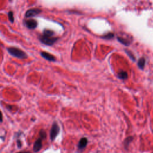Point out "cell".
Segmentation results:
<instances>
[{
  "label": "cell",
  "instance_id": "obj_7",
  "mask_svg": "<svg viewBox=\"0 0 153 153\" xmlns=\"http://www.w3.org/2000/svg\"><path fill=\"white\" fill-rule=\"evenodd\" d=\"M42 148V139H38L35 142L34 147H33V150H34V152H37L41 150V148Z\"/></svg>",
  "mask_w": 153,
  "mask_h": 153
},
{
  "label": "cell",
  "instance_id": "obj_11",
  "mask_svg": "<svg viewBox=\"0 0 153 153\" xmlns=\"http://www.w3.org/2000/svg\"><path fill=\"white\" fill-rule=\"evenodd\" d=\"M118 77L120 79H126L127 78V73L125 71H121L118 74Z\"/></svg>",
  "mask_w": 153,
  "mask_h": 153
},
{
  "label": "cell",
  "instance_id": "obj_5",
  "mask_svg": "<svg viewBox=\"0 0 153 153\" xmlns=\"http://www.w3.org/2000/svg\"><path fill=\"white\" fill-rule=\"evenodd\" d=\"M25 24L26 26V27L30 29H34L36 28L38 25V23L37 22V20L33 19L26 20L25 22Z\"/></svg>",
  "mask_w": 153,
  "mask_h": 153
},
{
  "label": "cell",
  "instance_id": "obj_13",
  "mask_svg": "<svg viewBox=\"0 0 153 153\" xmlns=\"http://www.w3.org/2000/svg\"><path fill=\"white\" fill-rule=\"evenodd\" d=\"M8 15V19H9L10 21L12 23H13L15 21V18H14L13 12H12V11L9 12Z\"/></svg>",
  "mask_w": 153,
  "mask_h": 153
},
{
  "label": "cell",
  "instance_id": "obj_1",
  "mask_svg": "<svg viewBox=\"0 0 153 153\" xmlns=\"http://www.w3.org/2000/svg\"><path fill=\"white\" fill-rule=\"evenodd\" d=\"M8 52L9 54L11 55L12 56L19 58V59H26L28 57V55L26 54L25 52L20 48H18L17 47H8L7 48Z\"/></svg>",
  "mask_w": 153,
  "mask_h": 153
},
{
  "label": "cell",
  "instance_id": "obj_17",
  "mask_svg": "<svg viewBox=\"0 0 153 153\" xmlns=\"http://www.w3.org/2000/svg\"><path fill=\"white\" fill-rule=\"evenodd\" d=\"M17 146L19 148H20L22 146V143H21V141H20V140H17Z\"/></svg>",
  "mask_w": 153,
  "mask_h": 153
},
{
  "label": "cell",
  "instance_id": "obj_18",
  "mask_svg": "<svg viewBox=\"0 0 153 153\" xmlns=\"http://www.w3.org/2000/svg\"><path fill=\"white\" fill-rule=\"evenodd\" d=\"M3 121V114L2 112L0 111V122Z\"/></svg>",
  "mask_w": 153,
  "mask_h": 153
},
{
  "label": "cell",
  "instance_id": "obj_16",
  "mask_svg": "<svg viewBox=\"0 0 153 153\" xmlns=\"http://www.w3.org/2000/svg\"><path fill=\"white\" fill-rule=\"evenodd\" d=\"M114 36V34H113V33H109V34L104 35L103 37V38H105V39H111L112 38H113Z\"/></svg>",
  "mask_w": 153,
  "mask_h": 153
},
{
  "label": "cell",
  "instance_id": "obj_10",
  "mask_svg": "<svg viewBox=\"0 0 153 153\" xmlns=\"http://www.w3.org/2000/svg\"><path fill=\"white\" fill-rule=\"evenodd\" d=\"M145 65V59L144 58H141L139 60L138 62V66L141 69H144Z\"/></svg>",
  "mask_w": 153,
  "mask_h": 153
},
{
  "label": "cell",
  "instance_id": "obj_19",
  "mask_svg": "<svg viewBox=\"0 0 153 153\" xmlns=\"http://www.w3.org/2000/svg\"><path fill=\"white\" fill-rule=\"evenodd\" d=\"M18 153H29L28 152H18Z\"/></svg>",
  "mask_w": 153,
  "mask_h": 153
},
{
  "label": "cell",
  "instance_id": "obj_3",
  "mask_svg": "<svg viewBox=\"0 0 153 153\" xmlns=\"http://www.w3.org/2000/svg\"><path fill=\"white\" fill-rule=\"evenodd\" d=\"M59 127L57 125V123L55 122V123L53 124L52 129H51L50 130V139L52 141H53L58 135L59 132Z\"/></svg>",
  "mask_w": 153,
  "mask_h": 153
},
{
  "label": "cell",
  "instance_id": "obj_8",
  "mask_svg": "<svg viewBox=\"0 0 153 153\" xmlns=\"http://www.w3.org/2000/svg\"><path fill=\"white\" fill-rule=\"evenodd\" d=\"M87 142H88V141L87 139V138H81L80 139V141H79V143H78V148L80 149V150H82V149H84L87 144Z\"/></svg>",
  "mask_w": 153,
  "mask_h": 153
},
{
  "label": "cell",
  "instance_id": "obj_14",
  "mask_svg": "<svg viewBox=\"0 0 153 153\" xmlns=\"http://www.w3.org/2000/svg\"><path fill=\"white\" fill-rule=\"evenodd\" d=\"M132 140H133V138L131 137V136L127 138L126 139L125 141V147H128V145H129V144L130 143V142L132 141Z\"/></svg>",
  "mask_w": 153,
  "mask_h": 153
},
{
  "label": "cell",
  "instance_id": "obj_12",
  "mask_svg": "<svg viewBox=\"0 0 153 153\" xmlns=\"http://www.w3.org/2000/svg\"><path fill=\"white\" fill-rule=\"evenodd\" d=\"M118 40L119 41V42L120 43H121L122 44H125V46H129L130 44V42H129L128 40H126V39H125V38H120V37H118Z\"/></svg>",
  "mask_w": 153,
  "mask_h": 153
},
{
  "label": "cell",
  "instance_id": "obj_4",
  "mask_svg": "<svg viewBox=\"0 0 153 153\" xmlns=\"http://www.w3.org/2000/svg\"><path fill=\"white\" fill-rule=\"evenodd\" d=\"M42 10L39 8H33V9H29L25 13V17H34L38 15L39 13H42Z\"/></svg>",
  "mask_w": 153,
  "mask_h": 153
},
{
  "label": "cell",
  "instance_id": "obj_6",
  "mask_svg": "<svg viewBox=\"0 0 153 153\" xmlns=\"http://www.w3.org/2000/svg\"><path fill=\"white\" fill-rule=\"evenodd\" d=\"M41 55H42L43 58L48 61H51V62H55V61H56L55 57L53 55L50 54L49 53L43 52L41 53Z\"/></svg>",
  "mask_w": 153,
  "mask_h": 153
},
{
  "label": "cell",
  "instance_id": "obj_15",
  "mask_svg": "<svg viewBox=\"0 0 153 153\" xmlns=\"http://www.w3.org/2000/svg\"><path fill=\"white\" fill-rule=\"evenodd\" d=\"M39 136L42 139H44L46 138V133L44 130H41L39 132Z\"/></svg>",
  "mask_w": 153,
  "mask_h": 153
},
{
  "label": "cell",
  "instance_id": "obj_9",
  "mask_svg": "<svg viewBox=\"0 0 153 153\" xmlns=\"http://www.w3.org/2000/svg\"><path fill=\"white\" fill-rule=\"evenodd\" d=\"M55 33L53 30H51L49 29H44L43 33V35L45 37H53Z\"/></svg>",
  "mask_w": 153,
  "mask_h": 153
},
{
  "label": "cell",
  "instance_id": "obj_2",
  "mask_svg": "<svg viewBox=\"0 0 153 153\" xmlns=\"http://www.w3.org/2000/svg\"><path fill=\"white\" fill-rule=\"evenodd\" d=\"M39 41L42 43L47 45V46H52L53 45L56 41L57 40V38H55V37H45V36H40L39 38Z\"/></svg>",
  "mask_w": 153,
  "mask_h": 153
}]
</instances>
